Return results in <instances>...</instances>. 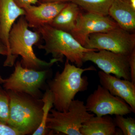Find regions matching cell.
<instances>
[{"label": "cell", "instance_id": "9", "mask_svg": "<svg viewBox=\"0 0 135 135\" xmlns=\"http://www.w3.org/2000/svg\"><path fill=\"white\" fill-rule=\"evenodd\" d=\"M129 56L104 50H92L84 53L83 60L92 62L105 73L130 80Z\"/></svg>", "mask_w": 135, "mask_h": 135}, {"label": "cell", "instance_id": "26", "mask_svg": "<svg viewBox=\"0 0 135 135\" xmlns=\"http://www.w3.org/2000/svg\"><path fill=\"white\" fill-rule=\"evenodd\" d=\"M42 1H43V0H39V2H40V3Z\"/></svg>", "mask_w": 135, "mask_h": 135}, {"label": "cell", "instance_id": "8", "mask_svg": "<svg viewBox=\"0 0 135 135\" xmlns=\"http://www.w3.org/2000/svg\"><path fill=\"white\" fill-rule=\"evenodd\" d=\"M85 106L87 110L97 116L107 115H127L133 112L129 105L123 99L112 95L101 86L88 97Z\"/></svg>", "mask_w": 135, "mask_h": 135}, {"label": "cell", "instance_id": "23", "mask_svg": "<svg viewBox=\"0 0 135 135\" xmlns=\"http://www.w3.org/2000/svg\"><path fill=\"white\" fill-rule=\"evenodd\" d=\"M17 6L24 9L29 5H35L39 2V0H13Z\"/></svg>", "mask_w": 135, "mask_h": 135}, {"label": "cell", "instance_id": "14", "mask_svg": "<svg viewBox=\"0 0 135 135\" xmlns=\"http://www.w3.org/2000/svg\"><path fill=\"white\" fill-rule=\"evenodd\" d=\"M129 1L114 0L109 9V16L117 23L119 27L134 33L135 8L131 6Z\"/></svg>", "mask_w": 135, "mask_h": 135}, {"label": "cell", "instance_id": "17", "mask_svg": "<svg viewBox=\"0 0 135 135\" xmlns=\"http://www.w3.org/2000/svg\"><path fill=\"white\" fill-rule=\"evenodd\" d=\"M114 0H68L80 8L90 13L102 16H109L110 7Z\"/></svg>", "mask_w": 135, "mask_h": 135}, {"label": "cell", "instance_id": "1", "mask_svg": "<svg viewBox=\"0 0 135 135\" xmlns=\"http://www.w3.org/2000/svg\"><path fill=\"white\" fill-rule=\"evenodd\" d=\"M41 37L38 31H32L29 29L24 16L20 17L9 32V55L5 60L3 66L12 67L18 56L22 57L21 63L23 67L34 70L50 67L55 63L60 62L59 59L53 58L50 62H47L36 57L33 47L39 42Z\"/></svg>", "mask_w": 135, "mask_h": 135}, {"label": "cell", "instance_id": "15", "mask_svg": "<svg viewBox=\"0 0 135 135\" xmlns=\"http://www.w3.org/2000/svg\"><path fill=\"white\" fill-rule=\"evenodd\" d=\"M81 135H119L113 119L109 115L93 116L83 124Z\"/></svg>", "mask_w": 135, "mask_h": 135}, {"label": "cell", "instance_id": "16", "mask_svg": "<svg viewBox=\"0 0 135 135\" xmlns=\"http://www.w3.org/2000/svg\"><path fill=\"white\" fill-rule=\"evenodd\" d=\"M80 12L78 5L73 3L68 2L65 7L49 25L70 33L74 29L76 20Z\"/></svg>", "mask_w": 135, "mask_h": 135}, {"label": "cell", "instance_id": "27", "mask_svg": "<svg viewBox=\"0 0 135 135\" xmlns=\"http://www.w3.org/2000/svg\"><path fill=\"white\" fill-rule=\"evenodd\" d=\"M124 1H129V0H124Z\"/></svg>", "mask_w": 135, "mask_h": 135}, {"label": "cell", "instance_id": "18", "mask_svg": "<svg viewBox=\"0 0 135 135\" xmlns=\"http://www.w3.org/2000/svg\"><path fill=\"white\" fill-rule=\"evenodd\" d=\"M42 102V116L41 122L38 127L32 135H44L47 131L46 128V122L51 109L53 106L52 94L49 89L46 90L41 99Z\"/></svg>", "mask_w": 135, "mask_h": 135}, {"label": "cell", "instance_id": "7", "mask_svg": "<svg viewBox=\"0 0 135 135\" xmlns=\"http://www.w3.org/2000/svg\"><path fill=\"white\" fill-rule=\"evenodd\" d=\"M48 72L26 68L17 61L14 72L3 80V86L7 91L26 94L38 98L40 89L46 80Z\"/></svg>", "mask_w": 135, "mask_h": 135}, {"label": "cell", "instance_id": "25", "mask_svg": "<svg viewBox=\"0 0 135 135\" xmlns=\"http://www.w3.org/2000/svg\"><path fill=\"white\" fill-rule=\"evenodd\" d=\"M55 2H68V0H43L41 3Z\"/></svg>", "mask_w": 135, "mask_h": 135}, {"label": "cell", "instance_id": "5", "mask_svg": "<svg viewBox=\"0 0 135 135\" xmlns=\"http://www.w3.org/2000/svg\"><path fill=\"white\" fill-rule=\"evenodd\" d=\"M94 116L95 114L87 110L83 101L74 99L66 112L51 109L46 128L47 131L66 135H81L80 129L83 124Z\"/></svg>", "mask_w": 135, "mask_h": 135}, {"label": "cell", "instance_id": "24", "mask_svg": "<svg viewBox=\"0 0 135 135\" xmlns=\"http://www.w3.org/2000/svg\"><path fill=\"white\" fill-rule=\"evenodd\" d=\"M0 55L6 56H7L8 55L7 48L1 40H0ZM3 80L4 79H3L2 78L1 76L0 75V83L2 84L3 82Z\"/></svg>", "mask_w": 135, "mask_h": 135}, {"label": "cell", "instance_id": "4", "mask_svg": "<svg viewBox=\"0 0 135 135\" xmlns=\"http://www.w3.org/2000/svg\"><path fill=\"white\" fill-rule=\"evenodd\" d=\"M44 41V44L38 46L43 50L46 55L51 54L53 58L62 62L65 57L66 60L75 66L81 68L85 52L96 49H90L84 47L78 42L71 34L59 30L46 25L36 29Z\"/></svg>", "mask_w": 135, "mask_h": 135}, {"label": "cell", "instance_id": "2", "mask_svg": "<svg viewBox=\"0 0 135 135\" xmlns=\"http://www.w3.org/2000/svg\"><path fill=\"white\" fill-rule=\"evenodd\" d=\"M96 71L94 66L82 68L70 64L66 60L63 71H57L49 83V89L53 97V106L59 112L68 110L71 102L77 93L86 90L88 78L83 76L87 71Z\"/></svg>", "mask_w": 135, "mask_h": 135}, {"label": "cell", "instance_id": "20", "mask_svg": "<svg viewBox=\"0 0 135 135\" xmlns=\"http://www.w3.org/2000/svg\"><path fill=\"white\" fill-rule=\"evenodd\" d=\"M9 97L0 86V122L8 125L9 116Z\"/></svg>", "mask_w": 135, "mask_h": 135}, {"label": "cell", "instance_id": "3", "mask_svg": "<svg viewBox=\"0 0 135 135\" xmlns=\"http://www.w3.org/2000/svg\"><path fill=\"white\" fill-rule=\"evenodd\" d=\"M7 91L9 100L8 125L21 135L32 134L38 127L42 119L41 99L38 100L26 94Z\"/></svg>", "mask_w": 135, "mask_h": 135}, {"label": "cell", "instance_id": "11", "mask_svg": "<svg viewBox=\"0 0 135 135\" xmlns=\"http://www.w3.org/2000/svg\"><path fill=\"white\" fill-rule=\"evenodd\" d=\"M68 2L40 3L38 6L29 5L25 8L24 16L29 27L37 29L49 25L65 7Z\"/></svg>", "mask_w": 135, "mask_h": 135}, {"label": "cell", "instance_id": "6", "mask_svg": "<svg viewBox=\"0 0 135 135\" xmlns=\"http://www.w3.org/2000/svg\"><path fill=\"white\" fill-rule=\"evenodd\" d=\"M83 47L128 56L135 49V34L119 27L106 32L90 34Z\"/></svg>", "mask_w": 135, "mask_h": 135}, {"label": "cell", "instance_id": "13", "mask_svg": "<svg viewBox=\"0 0 135 135\" xmlns=\"http://www.w3.org/2000/svg\"><path fill=\"white\" fill-rule=\"evenodd\" d=\"M25 15V10L19 7L13 0H0V40L7 47L9 55V35L16 20Z\"/></svg>", "mask_w": 135, "mask_h": 135}, {"label": "cell", "instance_id": "12", "mask_svg": "<svg viewBox=\"0 0 135 135\" xmlns=\"http://www.w3.org/2000/svg\"><path fill=\"white\" fill-rule=\"evenodd\" d=\"M101 85L112 95L126 101L135 113V84L129 80L121 79L102 71L98 73Z\"/></svg>", "mask_w": 135, "mask_h": 135}, {"label": "cell", "instance_id": "19", "mask_svg": "<svg viewBox=\"0 0 135 135\" xmlns=\"http://www.w3.org/2000/svg\"><path fill=\"white\" fill-rule=\"evenodd\" d=\"M114 122L116 127L120 129L124 135H135V120L131 117L125 118L124 116L115 115Z\"/></svg>", "mask_w": 135, "mask_h": 135}, {"label": "cell", "instance_id": "10", "mask_svg": "<svg viewBox=\"0 0 135 135\" xmlns=\"http://www.w3.org/2000/svg\"><path fill=\"white\" fill-rule=\"evenodd\" d=\"M118 27L117 23L110 16L81 12L70 34L83 47L90 34L106 32Z\"/></svg>", "mask_w": 135, "mask_h": 135}, {"label": "cell", "instance_id": "21", "mask_svg": "<svg viewBox=\"0 0 135 135\" xmlns=\"http://www.w3.org/2000/svg\"><path fill=\"white\" fill-rule=\"evenodd\" d=\"M129 63L130 73V80L135 84V49L129 56Z\"/></svg>", "mask_w": 135, "mask_h": 135}, {"label": "cell", "instance_id": "22", "mask_svg": "<svg viewBox=\"0 0 135 135\" xmlns=\"http://www.w3.org/2000/svg\"><path fill=\"white\" fill-rule=\"evenodd\" d=\"M0 135H21L12 127L0 122Z\"/></svg>", "mask_w": 135, "mask_h": 135}]
</instances>
